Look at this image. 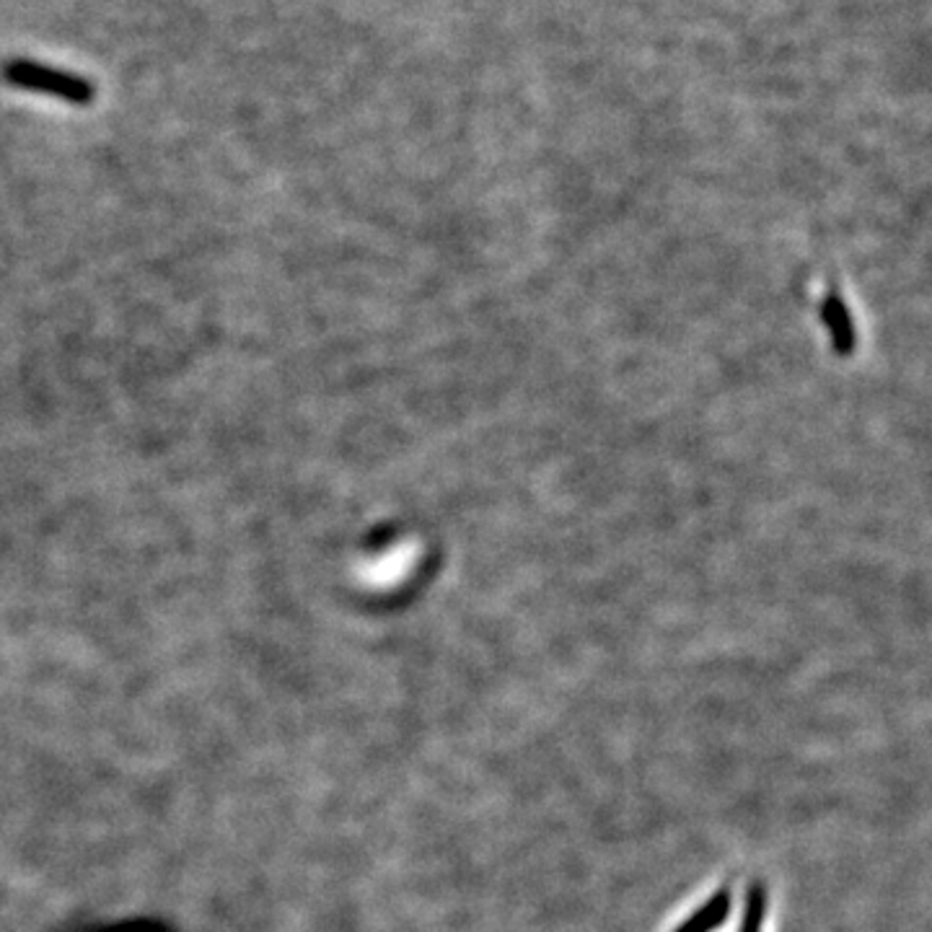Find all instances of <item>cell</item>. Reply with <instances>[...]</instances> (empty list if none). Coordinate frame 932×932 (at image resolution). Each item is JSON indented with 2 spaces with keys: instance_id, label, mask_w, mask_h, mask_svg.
Masks as SVG:
<instances>
[{
  "instance_id": "3957f363",
  "label": "cell",
  "mask_w": 932,
  "mask_h": 932,
  "mask_svg": "<svg viewBox=\"0 0 932 932\" xmlns=\"http://www.w3.org/2000/svg\"><path fill=\"white\" fill-rule=\"evenodd\" d=\"M764 909H767V896H764L762 886H754L749 896V904H746V917L744 925H741V932H759L764 920Z\"/></svg>"
},
{
  "instance_id": "6da1fadb",
  "label": "cell",
  "mask_w": 932,
  "mask_h": 932,
  "mask_svg": "<svg viewBox=\"0 0 932 932\" xmlns=\"http://www.w3.org/2000/svg\"><path fill=\"white\" fill-rule=\"evenodd\" d=\"M3 78L13 89L55 96V99H63L68 104H76V107H86L96 96L94 86L86 78L68 73V70L34 63V60H8L3 65Z\"/></svg>"
},
{
  "instance_id": "7a4b0ae2",
  "label": "cell",
  "mask_w": 932,
  "mask_h": 932,
  "mask_svg": "<svg viewBox=\"0 0 932 932\" xmlns=\"http://www.w3.org/2000/svg\"><path fill=\"white\" fill-rule=\"evenodd\" d=\"M728 912H731V894H728V891H720L707 907L699 909L692 920H689L687 925H681L676 932H710L728 917Z\"/></svg>"
}]
</instances>
